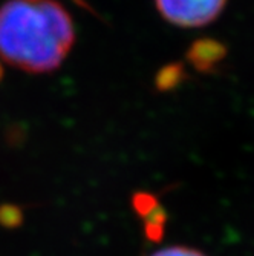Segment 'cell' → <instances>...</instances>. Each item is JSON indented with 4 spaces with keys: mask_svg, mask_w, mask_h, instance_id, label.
<instances>
[{
    "mask_svg": "<svg viewBox=\"0 0 254 256\" xmlns=\"http://www.w3.org/2000/svg\"><path fill=\"white\" fill-rule=\"evenodd\" d=\"M3 76H5V71H3V66H2V63H0V82L3 80Z\"/></svg>",
    "mask_w": 254,
    "mask_h": 256,
    "instance_id": "277c9868",
    "label": "cell"
},
{
    "mask_svg": "<svg viewBox=\"0 0 254 256\" xmlns=\"http://www.w3.org/2000/svg\"><path fill=\"white\" fill-rule=\"evenodd\" d=\"M74 43L72 17L57 0H8L0 6V58L20 71H57Z\"/></svg>",
    "mask_w": 254,
    "mask_h": 256,
    "instance_id": "6da1fadb",
    "label": "cell"
},
{
    "mask_svg": "<svg viewBox=\"0 0 254 256\" xmlns=\"http://www.w3.org/2000/svg\"><path fill=\"white\" fill-rule=\"evenodd\" d=\"M152 256H207V254L196 248H192V247L170 246V247H164V248L155 252Z\"/></svg>",
    "mask_w": 254,
    "mask_h": 256,
    "instance_id": "3957f363",
    "label": "cell"
},
{
    "mask_svg": "<svg viewBox=\"0 0 254 256\" xmlns=\"http://www.w3.org/2000/svg\"><path fill=\"white\" fill-rule=\"evenodd\" d=\"M225 0H156L163 17L179 26H201L218 17Z\"/></svg>",
    "mask_w": 254,
    "mask_h": 256,
    "instance_id": "7a4b0ae2",
    "label": "cell"
}]
</instances>
